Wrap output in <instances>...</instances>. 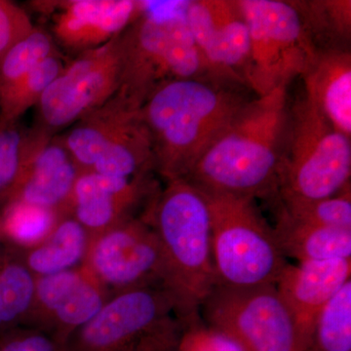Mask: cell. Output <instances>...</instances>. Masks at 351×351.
I'll return each mask as SVG.
<instances>
[{
	"mask_svg": "<svg viewBox=\"0 0 351 351\" xmlns=\"http://www.w3.org/2000/svg\"><path fill=\"white\" fill-rule=\"evenodd\" d=\"M237 83L184 80L154 90L141 108L151 138L154 172L166 182L186 180L253 99Z\"/></svg>",
	"mask_w": 351,
	"mask_h": 351,
	"instance_id": "cell-1",
	"label": "cell"
},
{
	"mask_svg": "<svg viewBox=\"0 0 351 351\" xmlns=\"http://www.w3.org/2000/svg\"><path fill=\"white\" fill-rule=\"evenodd\" d=\"M287 88L252 99L186 181L205 193L278 200L289 120Z\"/></svg>",
	"mask_w": 351,
	"mask_h": 351,
	"instance_id": "cell-2",
	"label": "cell"
},
{
	"mask_svg": "<svg viewBox=\"0 0 351 351\" xmlns=\"http://www.w3.org/2000/svg\"><path fill=\"white\" fill-rule=\"evenodd\" d=\"M166 184L143 217L160 243L163 289L174 302L176 318L191 324L217 286L209 209L202 193L186 180Z\"/></svg>",
	"mask_w": 351,
	"mask_h": 351,
	"instance_id": "cell-3",
	"label": "cell"
},
{
	"mask_svg": "<svg viewBox=\"0 0 351 351\" xmlns=\"http://www.w3.org/2000/svg\"><path fill=\"white\" fill-rule=\"evenodd\" d=\"M186 2L147 1L144 13L120 34L122 71L117 92L138 107L165 83L230 82L210 66L198 49L186 22Z\"/></svg>",
	"mask_w": 351,
	"mask_h": 351,
	"instance_id": "cell-4",
	"label": "cell"
},
{
	"mask_svg": "<svg viewBox=\"0 0 351 351\" xmlns=\"http://www.w3.org/2000/svg\"><path fill=\"white\" fill-rule=\"evenodd\" d=\"M351 138L306 97L289 110L279 201L324 199L350 186Z\"/></svg>",
	"mask_w": 351,
	"mask_h": 351,
	"instance_id": "cell-5",
	"label": "cell"
},
{
	"mask_svg": "<svg viewBox=\"0 0 351 351\" xmlns=\"http://www.w3.org/2000/svg\"><path fill=\"white\" fill-rule=\"evenodd\" d=\"M201 193L209 209L217 285H276L288 262L274 228L258 212L255 199Z\"/></svg>",
	"mask_w": 351,
	"mask_h": 351,
	"instance_id": "cell-6",
	"label": "cell"
},
{
	"mask_svg": "<svg viewBox=\"0 0 351 351\" xmlns=\"http://www.w3.org/2000/svg\"><path fill=\"white\" fill-rule=\"evenodd\" d=\"M161 287L112 295L98 313L73 332L66 351H177L182 324Z\"/></svg>",
	"mask_w": 351,
	"mask_h": 351,
	"instance_id": "cell-7",
	"label": "cell"
},
{
	"mask_svg": "<svg viewBox=\"0 0 351 351\" xmlns=\"http://www.w3.org/2000/svg\"><path fill=\"white\" fill-rule=\"evenodd\" d=\"M248 25L247 85L257 97L288 87L306 73L317 51L291 1L239 0Z\"/></svg>",
	"mask_w": 351,
	"mask_h": 351,
	"instance_id": "cell-8",
	"label": "cell"
},
{
	"mask_svg": "<svg viewBox=\"0 0 351 351\" xmlns=\"http://www.w3.org/2000/svg\"><path fill=\"white\" fill-rule=\"evenodd\" d=\"M200 308L212 331L242 351H307L276 285H217Z\"/></svg>",
	"mask_w": 351,
	"mask_h": 351,
	"instance_id": "cell-9",
	"label": "cell"
},
{
	"mask_svg": "<svg viewBox=\"0 0 351 351\" xmlns=\"http://www.w3.org/2000/svg\"><path fill=\"white\" fill-rule=\"evenodd\" d=\"M120 34L64 66L38 101L34 127L57 135L117 93L122 71Z\"/></svg>",
	"mask_w": 351,
	"mask_h": 351,
	"instance_id": "cell-10",
	"label": "cell"
},
{
	"mask_svg": "<svg viewBox=\"0 0 351 351\" xmlns=\"http://www.w3.org/2000/svg\"><path fill=\"white\" fill-rule=\"evenodd\" d=\"M82 265L110 297L131 289L163 288L165 269L160 243L143 216L92 237Z\"/></svg>",
	"mask_w": 351,
	"mask_h": 351,
	"instance_id": "cell-11",
	"label": "cell"
},
{
	"mask_svg": "<svg viewBox=\"0 0 351 351\" xmlns=\"http://www.w3.org/2000/svg\"><path fill=\"white\" fill-rule=\"evenodd\" d=\"M110 295L83 265L36 279L34 300L23 327L47 332L66 343L93 318Z\"/></svg>",
	"mask_w": 351,
	"mask_h": 351,
	"instance_id": "cell-12",
	"label": "cell"
},
{
	"mask_svg": "<svg viewBox=\"0 0 351 351\" xmlns=\"http://www.w3.org/2000/svg\"><path fill=\"white\" fill-rule=\"evenodd\" d=\"M184 14L210 66L223 80L248 87L250 44L239 0H191L186 2Z\"/></svg>",
	"mask_w": 351,
	"mask_h": 351,
	"instance_id": "cell-13",
	"label": "cell"
},
{
	"mask_svg": "<svg viewBox=\"0 0 351 351\" xmlns=\"http://www.w3.org/2000/svg\"><path fill=\"white\" fill-rule=\"evenodd\" d=\"M158 191L152 175L125 179L84 171L73 186L69 215L92 239L138 217L136 212L143 205L149 207Z\"/></svg>",
	"mask_w": 351,
	"mask_h": 351,
	"instance_id": "cell-14",
	"label": "cell"
},
{
	"mask_svg": "<svg viewBox=\"0 0 351 351\" xmlns=\"http://www.w3.org/2000/svg\"><path fill=\"white\" fill-rule=\"evenodd\" d=\"M41 2L54 12L51 36L55 43L78 55L101 47L125 31L147 4L134 0Z\"/></svg>",
	"mask_w": 351,
	"mask_h": 351,
	"instance_id": "cell-15",
	"label": "cell"
},
{
	"mask_svg": "<svg viewBox=\"0 0 351 351\" xmlns=\"http://www.w3.org/2000/svg\"><path fill=\"white\" fill-rule=\"evenodd\" d=\"M351 258L287 263L276 284L294 317L306 350H311L316 321L328 302L351 280Z\"/></svg>",
	"mask_w": 351,
	"mask_h": 351,
	"instance_id": "cell-16",
	"label": "cell"
},
{
	"mask_svg": "<svg viewBox=\"0 0 351 351\" xmlns=\"http://www.w3.org/2000/svg\"><path fill=\"white\" fill-rule=\"evenodd\" d=\"M80 173L61 137L48 136L32 154L10 201L47 208L66 216Z\"/></svg>",
	"mask_w": 351,
	"mask_h": 351,
	"instance_id": "cell-17",
	"label": "cell"
},
{
	"mask_svg": "<svg viewBox=\"0 0 351 351\" xmlns=\"http://www.w3.org/2000/svg\"><path fill=\"white\" fill-rule=\"evenodd\" d=\"M304 97L346 137L351 138V52H317L302 75Z\"/></svg>",
	"mask_w": 351,
	"mask_h": 351,
	"instance_id": "cell-18",
	"label": "cell"
},
{
	"mask_svg": "<svg viewBox=\"0 0 351 351\" xmlns=\"http://www.w3.org/2000/svg\"><path fill=\"white\" fill-rule=\"evenodd\" d=\"M140 110L141 107L117 92L60 136L80 172L93 168L119 132Z\"/></svg>",
	"mask_w": 351,
	"mask_h": 351,
	"instance_id": "cell-19",
	"label": "cell"
},
{
	"mask_svg": "<svg viewBox=\"0 0 351 351\" xmlns=\"http://www.w3.org/2000/svg\"><path fill=\"white\" fill-rule=\"evenodd\" d=\"M274 233L284 257L298 263L351 258V230L298 221L279 207Z\"/></svg>",
	"mask_w": 351,
	"mask_h": 351,
	"instance_id": "cell-20",
	"label": "cell"
},
{
	"mask_svg": "<svg viewBox=\"0 0 351 351\" xmlns=\"http://www.w3.org/2000/svg\"><path fill=\"white\" fill-rule=\"evenodd\" d=\"M91 237L71 215L62 217L40 243L20 249L21 255L36 278L82 267Z\"/></svg>",
	"mask_w": 351,
	"mask_h": 351,
	"instance_id": "cell-21",
	"label": "cell"
},
{
	"mask_svg": "<svg viewBox=\"0 0 351 351\" xmlns=\"http://www.w3.org/2000/svg\"><path fill=\"white\" fill-rule=\"evenodd\" d=\"M36 279L20 249L0 241V336L22 326L34 300Z\"/></svg>",
	"mask_w": 351,
	"mask_h": 351,
	"instance_id": "cell-22",
	"label": "cell"
},
{
	"mask_svg": "<svg viewBox=\"0 0 351 351\" xmlns=\"http://www.w3.org/2000/svg\"><path fill=\"white\" fill-rule=\"evenodd\" d=\"M317 52L350 50V0L291 1Z\"/></svg>",
	"mask_w": 351,
	"mask_h": 351,
	"instance_id": "cell-23",
	"label": "cell"
},
{
	"mask_svg": "<svg viewBox=\"0 0 351 351\" xmlns=\"http://www.w3.org/2000/svg\"><path fill=\"white\" fill-rule=\"evenodd\" d=\"M50 134L20 122L0 120V210L15 193L25 167L36 149Z\"/></svg>",
	"mask_w": 351,
	"mask_h": 351,
	"instance_id": "cell-24",
	"label": "cell"
},
{
	"mask_svg": "<svg viewBox=\"0 0 351 351\" xmlns=\"http://www.w3.org/2000/svg\"><path fill=\"white\" fill-rule=\"evenodd\" d=\"M64 215L22 201H10L0 210V241L19 249L43 242Z\"/></svg>",
	"mask_w": 351,
	"mask_h": 351,
	"instance_id": "cell-25",
	"label": "cell"
},
{
	"mask_svg": "<svg viewBox=\"0 0 351 351\" xmlns=\"http://www.w3.org/2000/svg\"><path fill=\"white\" fill-rule=\"evenodd\" d=\"M64 66L62 58L57 52L21 78L0 98V120L6 122L20 121L21 117L29 108L38 106L44 92L62 73Z\"/></svg>",
	"mask_w": 351,
	"mask_h": 351,
	"instance_id": "cell-26",
	"label": "cell"
},
{
	"mask_svg": "<svg viewBox=\"0 0 351 351\" xmlns=\"http://www.w3.org/2000/svg\"><path fill=\"white\" fill-rule=\"evenodd\" d=\"M309 351H351V280L321 311Z\"/></svg>",
	"mask_w": 351,
	"mask_h": 351,
	"instance_id": "cell-27",
	"label": "cell"
},
{
	"mask_svg": "<svg viewBox=\"0 0 351 351\" xmlns=\"http://www.w3.org/2000/svg\"><path fill=\"white\" fill-rule=\"evenodd\" d=\"M55 53H57L56 46L51 34L34 27L0 59V98L21 78Z\"/></svg>",
	"mask_w": 351,
	"mask_h": 351,
	"instance_id": "cell-28",
	"label": "cell"
},
{
	"mask_svg": "<svg viewBox=\"0 0 351 351\" xmlns=\"http://www.w3.org/2000/svg\"><path fill=\"white\" fill-rule=\"evenodd\" d=\"M279 207L289 216L304 223L351 230L350 186L339 195L324 199L279 201Z\"/></svg>",
	"mask_w": 351,
	"mask_h": 351,
	"instance_id": "cell-29",
	"label": "cell"
},
{
	"mask_svg": "<svg viewBox=\"0 0 351 351\" xmlns=\"http://www.w3.org/2000/svg\"><path fill=\"white\" fill-rule=\"evenodd\" d=\"M34 29L24 9L13 2L0 0V59Z\"/></svg>",
	"mask_w": 351,
	"mask_h": 351,
	"instance_id": "cell-30",
	"label": "cell"
},
{
	"mask_svg": "<svg viewBox=\"0 0 351 351\" xmlns=\"http://www.w3.org/2000/svg\"><path fill=\"white\" fill-rule=\"evenodd\" d=\"M0 351H66V348L47 332L20 326L0 336Z\"/></svg>",
	"mask_w": 351,
	"mask_h": 351,
	"instance_id": "cell-31",
	"label": "cell"
}]
</instances>
